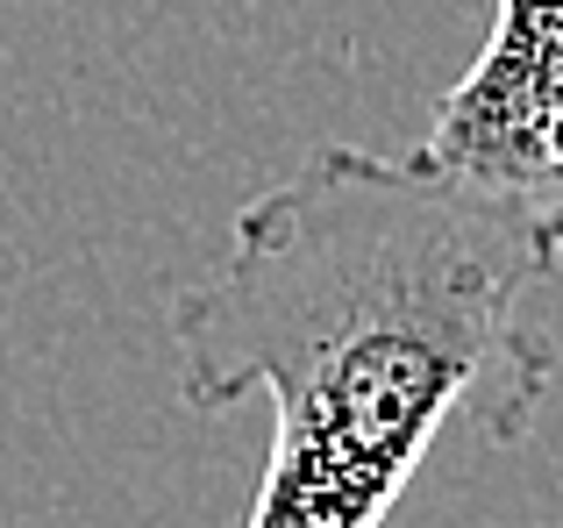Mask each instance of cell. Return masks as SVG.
<instances>
[{
    "label": "cell",
    "mask_w": 563,
    "mask_h": 528,
    "mask_svg": "<svg viewBox=\"0 0 563 528\" xmlns=\"http://www.w3.org/2000/svg\"><path fill=\"white\" fill-rule=\"evenodd\" d=\"M421 151L521 208L563 251V0H499L493 36L435 100Z\"/></svg>",
    "instance_id": "7a4b0ae2"
},
{
    "label": "cell",
    "mask_w": 563,
    "mask_h": 528,
    "mask_svg": "<svg viewBox=\"0 0 563 528\" xmlns=\"http://www.w3.org/2000/svg\"><path fill=\"white\" fill-rule=\"evenodd\" d=\"M556 257L428 151L321 143L250 194L221 264L172 300L186 407H272L250 528H378L456 415L514 443L556 378L528 315Z\"/></svg>",
    "instance_id": "6da1fadb"
}]
</instances>
